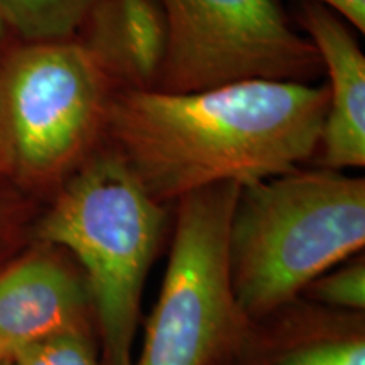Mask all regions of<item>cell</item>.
<instances>
[{
  "label": "cell",
  "instance_id": "cell-17",
  "mask_svg": "<svg viewBox=\"0 0 365 365\" xmlns=\"http://www.w3.org/2000/svg\"><path fill=\"white\" fill-rule=\"evenodd\" d=\"M11 357H12L11 350H9L4 344H0V364L6 362V360H11Z\"/></svg>",
  "mask_w": 365,
  "mask_h": 365
},
{
  "label": "cell",
  "instance_id": "cell-3",
  "mask_svg": "<svg viewBox=\"0 0 365 365\" xmlns=\"http://www.w3.org/2000/svg\"><path fill=\"white\" fill-rule=\"evenodd\" d=\"M364 245V178L299 166L242 185L228 234L237 304L247 318L262 317Z\"/></svg>",
  "mask_w": 365,
  "mask_h": 365
},
{
  "label": "cell",
  "instance_id": "cell-8",
  "mask_svg": "<svg viewBox=\"0 0 365 365\" xmlns=\"http://www.w3.org/2000/svg\"><path fill=\"white\" fill-rule=\"evenodd\" d=\"M217 365H365V312L322 307L298 296L249 318Z\"/></svg>",
  "mask_w": 365,
  "mask_h": 365
},
{
  "label": "cell",
  "instance_id": "cell-11",
  "mask_svg": "<svg viewBox=\"0 0 365 365\" xmlns=\"http://www.w3.org/2000/svg\"><path fill=\"white\" fill-rule=\"evenodd\" d=\"M97 0H0L6 26L31 41L68 39L81 29Z\"/></svg>",
  "mask_w": 365,
  "mask_h": 365
},
{
  "label": "cell",
  "instance_id": "cell-13",
  "mask_svg": "<svg viewBox=\"0 0 365 365\" xmlns=\"http://www.w3.org/2000/svg\"><path fill=\"white\" fill-rule=\"evenodd\" d=\"M14 365H102L95 336L59 335L26 345L12 354Z\"/></svg>",
  "mask_w": 365,
  "mask_h": 365
},
{
  "label": "cell",
  "instance_id": "cell-5",
  "mask_svg": "<svg viewBox=\"0 0 365 365\" xmlns=\"http://www.w3.org/2000/svg\"><path fill=\"white\" fill-rule=\"evenodd\" d=\"M240 182L205 186L176 202L175 235L144 345L129 365H217L244 330L228 271Z\"/></svg>",
  "mask_w": 365,
  "mask_h": 365
},
{
  "label": "cell",
  "instance_id": "cell-18",
  "mask_svg": "<svg viewBox=\"0 0 365 365\" xmlns=\"http://www.w3.org/2000/svg\"><path fill=\"white\" fill-rule=\"evenodd\" d=\"M4 27H6V22H4V17H2V11H0V39H2V33H4Z\"/></svg>",
  "mask_w": 365,
  "mask_h": 365
},
{
  "label": "cell",
  "instance_id": "cell-19",
  "mask_svg": "<svg viewBox=\"0 0 365 365\" xmlns=\"http://www.w3.org/2000/svg\"><path fill=\"white\" fill-rule=\"evenodd\" d=\"M0 365H14V364H12V360H6V362H2Z\"/></svg>",
  "mask_w": 365,
  "mask_h": 365
},
{
  "label": "cell",
  "instance_id": "cell-10",
  "mask_svg": "<svg viewBox=\"0 0 365 365\" xmlns=\"http://www.w3.org/2000/svg\"><path fill=\"white\" fill-rule=\"evenodd\" d=\"M81 27L83 43L120 88L156 86L166 51V21L158 0H97Z\"/></svg>",
  "mask_w": 365,
  "mask_h": 365
},
{
  "label": "cell",
  "instance_id": "cell-7",
  "mask_svg": "<svg viewBox=\"0 0 365 365\" xmlns=\"http://www.w3.org/2000/svg\"><path fill=\"white\" fill-rule=\"evenodd\" d=\"M33 244L0 269V344L14 354L70 333L97 339L83 271L56 245L39 240Z\"/></svg>",
  "mask_w": 365,
  "mask_h": 365
},
{
  "label": "cell",
  "instance_id": "cell-2",
  "mask_svg": "<svg viewBox=\"0 0 365 365\" xmlns=\"http://www.w3.org/2000/svg\"><path fill=\"white\" fill-rule=\"evenodd\" d=\"M166 207L102 143L59 186L36 223L33 239L65 250L85 274L102 365H129L134 359L140 301L166 234Z\"/></svg>",
  "mask_w": 365,
  "mask_h": 365
},
{
  "label": "cell",
  "instance_id": "cell-9",
  "mask_svg": "<svg viewBox=\"0 0 365 365\" xmlns=\"http://www.w3.org/2000/svg\"><path fill=\"white\" fill-rule=\"evenodd\" d=\"M299 22L328 75V108L314 166L344 171L365 166V56L339 14L301 0Z\"/></svg>",
  "mask_w": 365,
  "mask_h": 365
},
{
  "label": "cell",
  "instance_id": "cell-15",
  "mask_svg": "<svg viewBox=\"0 0 365 365\" xmlns=\"http://www.w3.org/2000/svg\"><path fill=\"white\" fill-rule=\"evenodd\" d=\"M317 2L339 14L341 19L360 33L365 31V0H317Z\"/></svg>",
  "mask_w": 365,
  "mask_h": 365
},
{
  "label": "cell",
  "instance_id": "cell-16",
  "mask_svg": "<svg viewBox=\"0 0 365 365\" xmlns=\"http://www.w3.org/2000/svg\"><path fill=\"white\" fill-rule=\"evenodd\" d=\"M11 175V158H9V149L4 139L2 127H0V176Z\"/></svg>",
  "mask_w": 365,
  "mask_h": 365
},
{
  "label": "cell",
  "instance_id": "cell-12",
  "mask_svg": "<svg viewBox=\"0 0 365 365\" xmlns=\"http://www.w3.org/2000/svg\"><path fill=\"white\" fill-rule=\"evenodd\" d=\"M322 307L365 312V257L359 252L309 282L301 293Z\"/></svg>",
  "mask_w": 365,
  "mask_h": 365
},
{
  "label": "cell",
  "instance_id": "cell-14",
  "mask_svg": "<svg viewBox=\"0 0 365 365\" xmlns=\"http://www.w3.org/2000/svg\"><path fill=\"white\" fill-rule=\"evenodd\" d=\"M22 239L24 222L21 208L11 200L0 198V269L22 252Z\"/></svg>",
  "mask_w": 365,
  "mask_h": 365
},
{
  "label": "cell",
  "instance_id": "cell-4",
  "mask_svg": "<svg viewBox=\"0 0 365 365\" xmlns=\"http://www.w3.org/2000/svg\"><path fill=\"white\" fill-rule=\"evenodd\" d=\"M120 88L83 41H34L0 70V127L11 175L33 190L61 186L103 143Z\"/></svg>",
  "mask_w": 365,
  "mask_h": 365
},
{
  "label": "cell",
  "instance_id": "cell-6",
  "mask_svg": "<svg viewBox=\"0 0 365 365\" xmlns=\"http://www.w3.org/2000/svg\"><path fill=\"white\" fill-rule=\"evenodd\" d=\"M166 51L154 90L188 93L249 80L303 81L323 70L279 0H158Z\"/></svg>",
  "mask_w": 365,
  "mask_h": 365
},
{
  "label": "cell",
  "instance_id": "cell-1",
  "mask_svg": "<svg viewBox=\"0 0 365 365\" xmlns=\"http://www.w3.org/2000/svg\"><path fill=\"white\" fill-rule=\"evenodd\" d=\"M328 108V86L249 80L166 93L118 88L103 143L164 205L205 186L240 185L312 161Z\"/></svg>",
  "mask_w": 365,
  "mask_h": 365
}]
</instances>
